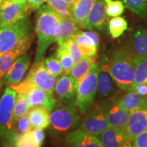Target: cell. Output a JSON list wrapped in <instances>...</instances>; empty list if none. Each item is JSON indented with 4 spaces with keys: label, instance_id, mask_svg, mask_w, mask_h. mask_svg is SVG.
Masks as SVG:
<instances>
[{
    "label": "cell",
    "instance_id": "obj_3",
    "mask_svg": "<svg viewBox=\"0 0 147 147\" xmlns=\"http://www.w3.org/2000/svg\"><path fill=\"white\" fill-rule=\"evenodd\" d=\"M57 77L46 68L43 60L34 63L25 80L14 85H10L16 93H25L32 87H37L53 94Z\"/></svg>",
    "mask_w": 147,
    "mask_h": 147
},
{
    "label": "cell",
    "instance_id": "obj_36",
    "mask_svg": "<svg viewBox=\"0 0 147 147\" xmlns=\"http://www.w3.org/2000/svg\"><path fill=\"white\" fill-rule=\"evenodd\" d=\"M63 44L65 45L69 55H70L71 58H72L74 63H76L77 62H78L79 61L81 60L84 57L81 54V53H80V50H79L76 43L72 38H71L70 39L67 40Z\"/></svg>",
    "mask_w": 147,
    "mask_h": 147
},
{
    "label": "cell",
    "instance_id": "obj_7",
    "mask_svg": "<svg viewBox=\"0 0 147 147\" xmlns=\"http://www.w3.org/2000/svg\"><path fill=\"white\" fill-rule=\"evenodd\" d=\"M32 34L29 14L16 23L0 29V55L12 49L22 38Z\"/></svg>",
    "mask_w": 147,
    "mask_h": 147
},
{
    "label": "cell",
    "instance_id": "obj_25",
    "mask_svg": "<svg viewBox=\"0 0 147 147\" xmlns=\"http://www.w3.org/2000/svg\"><path fill=\"white\" fill-rule=\"evenodd\" d=\"M96 0H76L71 8V18L81 27Z\"/></svg>",
    "mask_w": 147,
    "mask_h": 147
},
{
    "label": "cell",
    "instance_id": "obj_9",
    "mask_svg": "<svg viewBox=\"0 0 147 147\" xmlns=\"http://www.w3.org/2000/svg\"><path fill=\"white\" fill-rule=\"evenodd\" d=\"M29 7L25 1L6 0L0 12V27L16 23L29 14Z\"/></svg>",
    "mask_w": 147,
    "mask_h": 147
},
{
    "label": "cell",
    "instance_id": "obj_15",
    "mask_svg": "<svg viewBox=\"0 0 147 147\" xmlns=\"http://www.w3.org/2000/svg\"><path fill=\"white\" fill-rule=\"evenodd\" d=\"M105 112L106 119L110 127L124 129L129 113L119 105L118 101H110L101 106Z\"/></svg>",
    "mask_w": 147,
    "mask_h": 147
},
{
    "label": "cell",
    "instance_id": "obj_43",
    "mask_svg": "<svg viewBox=\"0 0 147 147\" xmlns=\"http://www.w3.org/2000/svg\"><path fill=\"white\" fill-rule=\"evenodd\" d=\"M64 1H65V2L67 3V4H68L69 6H70L71 8V6H72L74 3L75 2V1H76V0H64Z\"/></svg>",
    "mask_w": 147,
    "mask_h": 147
},
{
    "label": "cell",
    "instance_id": "obj_37",
    "mask_svg": "<svg viewBox=\"0 0 147 147\" xmlns=\"http://www.w3.org/2000/svg\"><path fill=\"white\" fill-rule=\"evenodd\" d=\"M32 129V126H31L30 123H29L27 115L21 117L14 124V130L17 134H25L31 131Z\"/></svg>",
    "mask_w": 147,
    "mask_h": 147
},
{
    "label": "cell",
    "instance_id": "obj_1",
    "mask_svg": "<svg viewBox=\"0 0 147 147\" xmlns=\"http://www.w3.org/2000/svg\"><path fill=\"white\" fill-rule=\"evenodd\" d=\"M61 19L48 4L42 5L38 10L35 26L38 42L34 63L43 59L49 48L56 42Z\"/></svg>",
    "mask_w": 147,
    "mask_h": 147
},
{
    "label": "cell",
    "instance_id": "obj_10",
    "mask_svg": "<svg viewBox=\"0 0 147 147\" xmlns=\"http://www.w3.org/2000/svg\"><path fill=\"white\" fill-rule=\"evenodd\" d=\"M109 127L105 112L100 107L95 108L87 114L80 124L79 129L97 136Z\"/></svg>",
    "mask_w": 147,
    "mask_h": 147
},
{
    "label": "cell",
    "instance_id": "obj_13",
    "mask_svg": "<svg viewBox=\"0 0 147 147\" xmlns=\"http://www.w3.org/2000/svg\"><path fill=\"white\" fill-rule=\"evenodd\" d=\"M147 129V106L129 113L127 121L123 131L128 138H134Z\"/></svg>",
    "mask_w": 147,
    "mask_h": 147
},
{
    "label": "cell",
    "instance_id": "obj_17",
    "mask_svg": "<svg viewBox=\"0 0 147 147\" xmlns=\"http://www.w3.org/2000/svg\"><path fill=\"white\" fill-rule=\"evenodd\" d=\"M97 137L104 147H129L132 146L133 143V140L128 138L123 130L110 127Z\"/></svg>",
    "mask_w": 147,
    "mask_h": 147
},
{
    "label": "cell",
    "instance_id": "obj_31",
    "mask_svg": "<svg viewBox=\"0 0 147 147\" xmlns=\"http://www.w3.org/2000/svg\"><path fill=\"white\" fill-rule=\"evenodd\" d=\"M127 29V23L125 19L120 16L114 17L108 23L110 34L113 38L120 37Z\"/></svg>",
    "mask_w": 147,
    "mask_h": 147
},
{
    "label": "cell",
    "instance_id": "obj_20",
    "mask_svg": "<svg viewBox=\"0 0 147 147\" xmlns=\"http://www.w3.org/2000/svg\"><path fill=\"white\" fill-rule=\"evenodd\" d=\"M27 115L32 129H45L49 126L50 113L43 106L30 108Z\"/></svg>",
    "mask_w": 147,
    "mask_h": 147
},
{
    "label": "cell",
    "instance_id": "obj_35",
    "mask_svg": "<svg viewBox=\"0 0 147 147\" xmlns=\"http://www.w3.org/2000/svg\"><path fill=\"white\" fill-rule=\"evenodd\" d=\"M14 146L16 147H37L32 132L29 131L25 134H16L14 142Z\"/></svg>",
    "mask_w": 147,
    "mask_h": 147
},
{
    "label": "cell",
    "instance_id": "obj_32",
    "mask_svg": "<svg viewBox=\"0 0 147 147\" xmlns=\"http://www.w3.org/2000/svg\"><path fill=\"white\" fill-rule=\"evenodd\" d=\"M46 2L61 18H71V7L64 0H46Z\"/></svg>",
    "mask_w": 147,
    "mask_h": 147
},
{
    "label": "cell",
    "instance_id": "obj_38",
    "mask_svg": "<svg viewBox=\"0 0 147 147\" xmlns=\"http://www.w3.org/2000/svg\"><path fill=\"white\" fill-rule=\"evenodd\" d=\"M32 135L37 147L41 146L45 140V132L43 129H33L31 130Z\"/></svg>",
    "mask_w": 147,
    "mask_h": 147
},
{
    "label": "cell",
    "instance_id": "obj_40",
    "mask_svg": "<svg viewBox=\"0 0 147 147\" xmlns=\"http://www.w3.org/2000/svg\"><path fill=\"white\" fill-rule=\"evenodd\" d=\"M129 91H134L138 94L142 96H147V83L142 82L136 84H134Z\"/></svg>",
    "mask_w": 147,
    "mask_h": 147
},
{
    "label": "cell",
    "instance_id": "obj_22",
    "mask_svg": "<svg viewBox=\"0 0 147 147\" xmlns=\"http://www.w3.org/2000/svg\"><path fill=\"white\" fill-rule=\"evenodd\" d=\"M127 48L134 58L147 56V29L137 31L134 35L131 45Z\"/></svg>",
    "mask_w": 147,
    "mask_h": 147
},
{
    "label": "cell",
    "instance_id": "obj_24",
    "mask_svg": "<svg viewBox=\"0 0 147 147\" xmlns=\"http://www.w3.org/2000/svg\"><path fill=\"white\" fill-rule=\"evenodd\" d=\"M78 46L79 50L84 57H94L98 47L95 45L91 38L85 32H79L71 37Z\"/></svg>",
    "mask_w": 147,
    "mask_h": 147
},
{
    "label": "cell",
    "instance_id": "obj_12",
    "mask_svg": "<svg viewBox=\"0 0 147 147\" xmlns=\"http://www.w3.org/2000/svg\"><path fill=\"white\" fill-rule=\"evenodd\" d=\"M107 16L104 0H96L80 27L85 30L102 31L105 28Z\"/></svg>",
    "mask_w": 147,
    "mask_h": 147
},
{
    "label": "cell",
    "instance_id": "obj_23",
    "mask_svg": "<svg viewBox=\"0 0 147 147\" xmlns=\"http://www.w3.org/2000/svg\"><path fill=\"white\" fill-rule=\"evenodd\" d=\"M79 32H80L79 26L71 18H61L57 34L56 42L58 45H62Z\"/></svg>",
    "mask_w": 147,
    "mask_h": 147
},
{
    "label": "cell",
    "instance_id": "obj_46",
    "mask_svg": "<svg viewBox=\"0 0 147 147\" xmlns=\"http://www.w3.org/2000/svg\"><path fill=\"white\" fill-rule=\"evenodd\" d=\"M10 1H25L27 0H10Z\"/></svg>",
    "mask_w": 147,
    "mask_h": 147
},
{
    "label": "cell",
    "instance_id": "obj_27",
    "mask_svg": "<svg viewBox=\"0 0 147 147\" xmlns=\"http://www.w3.org/2000/svg\"><path fill=\"white\" fill-rule=\"evenodd\" d=\"M29 110L28 101L25 93H16V97L14 106L13 124L21 117L27 115Z\"/></svg>",
    "mask_w": 147,
    "mask_h": 147
},
{
    "label": "cell",
    "instance_id": "obj_30",
    "mask_svg": "<svg viewBox=\"0 0 147 147\" xmlns=\"http://www.w3.org/2000/svg\"><path fill=\"white\" fill-rule=\"evenodd\" d=\"M125 8L141 18L147 16V0H120Z\"/></svg>",
    "mask_w": 147,
    "mask_h": 147
},
{
    "label": "cell",
    "instance_id": "obj_18",
    "mask_svg": "<svg viewBox=\"0 0 147 147\" xmlns=\"http://www.w3.org/2000/svg\"><path fill=\"white\" fill-rule=\"evenodd\" d=\"M29 109L36 106H43L49 113L56 108L57 102L53 94L37 87H32L25 93Z\"/></svg>",
    "mask_w": 147,
    "mask_h": 147
},
{
    "label": "cell",
    "instance_id": "obj_21",
    "mask_svg": "<svg viewBox=\"0 0 147 147\" xmlns=\"http://www.w3.org/2000/svg\"><path fill=\"white\" fill-rule=\"evenodd\" d=\"M121 107L129 113L134 110L147 106V96H142L134 91H128L127 93L118 100Z\"/></svg>",
    "mask_w": 147,
    "mask_h": 147
},
{
    "label": "cell",
    "instance_id": "obj_5",
    "mask_svg": "<svg viewBox=\"0 0 147 147\" xmlns=\"http://www.w3.org/2000/svg\"><path fill=\"white\" fill-rule=\"evenodd\" d=\"M98 71L99 65L95 63L89 73L78 84L74 106L78 108L82 115H87L95 102L97 95Z\"/></svg>",
    "mask_w": 147,
    "mask_h": 147
},
{
    "label": "cell",
    "instance_id": "obj_8",
    "mask_svg": "<svg viewBox=\"0 0 147 147\" xmlns=\"http://www.w3.org/2000/svg\"><path fill=\"white\" fill-rule=\"evenodd\" d=\"M34 34L24 37L8 52L0 55V78L3 80L16 59L27 53L34 41Z\"/></svg>",
    "mask_w": 147,
    "mask_h": 147
},
{
    "label": "cell",
    "instance_id": "obj_4",
    "mask_svg": "<svg viewBox=\"0 0 147 147\" xmlns=\"http://www.w3.org/2000/svg\"><path fill=\"white\" fill-rule=\"evenodd\" d=\"M16 92L5 88L0 98V139L5 146H14L16 134L14 130L13 115Z\"/></svg>",
    "mask_w": 147,
    "mask_h": 147
},
{
    "label": "cell",
    "instance_id": "obj_39",
    "mask_svg": "<svg viewBox=\"0 0 147 147\" xmlns=\"http://www.w3.org/2000/svg\"><path fill=\"white\" fill-rule=\"evenodd\" d=\"M132 146L147 147V129L134 138Z\"/></svg>",
    "mask_w": 147,
    "mask_h": 147
},
{
    "label": "cell",
    "instance_id": "obj_6",
    "mask_svg": "<svg viewBox=\"0 0 147 147\" xmlns=\"http://www.w3.org/2000/svg\"><path fill=\"white\" fill-rule=\"evenodd\" d=\"M80 123V112L75 106L64 105L50 113L49 126L55 133H69L76 129Z\"/></svg>",
    "mask_w": 147,
    "mask_h": 147
},
{
    "label": "cell",
    "instance_id": "obj_19",
    "mask_svg": "<svg viewBox=\"0 0 147 147\" xmlns=\"http://www.w3.org/2000/svg\"><path fill=\"white\" fill-rule=\"evenodd\" d=\"M65 143L74 147H104L96 136L80 129L69 132L65 137Z\"/></svg>",
    "mask_w": 147,
    "mask_h": 147
},
{
    "label": "cell",
    "instance_id": "obj_16",
    "mask_svg": "<svg viewBox=\"0 0 147 147\" xmlns=\"http://www.w3.org/2000/svg\"><path fill=\"white\" fill-rule=\"evenodd\" d=\"M31 61L30 56L27 53L16 59L3 78V84L10 86L21 82L29 68Z\"/></svg>",
    "mask_w": 147,
    "mask_h": 147
},
{
    "label": "cell",
    "instance_id": "obj_2",
    "mask_svg": "<svg viewBox=\"0 0 147 147\" xmlns=\"http://www.w3.org/2000/svg\"><path fill=\"white\" fill-rule=\"evenodd\" d=\"M109 70L116 85L123 91H129L135 78L134 57L127 47L114 51L109 62Z\"/></svg>",
    "mask_w": 147,
    "mask_h": 147
},
{
    "label": "cell",
    "instance_id": "obj_44",
    "mask_svg": "<svg viewBox=\"0 0 147 147\" xmlns=\"http://www.w3.org/2000/svg\"><path fill=\"white\" fill-rule=\"evenodd\" d=\"M5 1H6V0H0V12H1V10H2L3 5H4Z\"/></svg>",
    "mask_w": 147,
    "mask_h": 147
},
{
    "label": "cell",
    "instance_id": "obj_28",
    "mask_svg": "<svg viewBox=\"0 0 147 147\" xmlns=\"http://www.w3.org/2000/svg\"><path fill=\"white\" fill-rule=\"evenodd\" d=\"M134 63L135 78L133 85L142 82L147 83V56L134 58Z\"/></svg>",
    "mask_w": 147,
    "mask_h": 147
},
{
    "label": "cell",
    "instance_id": "obj_11",
    "mask_svg": "<svg viewBox=\"0 0 147 147\" xmlns=\"http://www.w3.org/2000/svg\"><path fill=\"white\" fill-rule=\"evenodd\" d=\"M78 82L70 75L65 74L57 80L55 91L63 105L74 106Z\"/></svg>",
    "mask_w": 147,
    "mask_h": 147
},
{
    "label": "cell",
    "instance_id": "obj_42",
    "mask_svg": "<svg viewBox=\"0 0 147 147\" xmlns=\"http://www.w3.org/2000/svg\"><path fill=\"white\" fill-rule=\"evenodd\" d=\"M88 36L91 38V40H93V42H94L95 45L97 46V47H99V45H100V40H99L98 35L93 31H88V32H85Z\"/></svg>",
    "mask_w": 147,
    "mask_h": 147
},
{
    "label": "cell",
    "instance_id": "obj_34",
    "mask_svg": "<svg viewBox=\"0 0 147 147\" xmlns=\"http://www.w3.org/2000/svg\"><path fill=\"white\" fill-rule=\"evenodd\" d=\"M42 60H43V63L45 64L46 68L54 76L58 77L63 74L64 71L57 57H50Z\"/></svg>",
    "mask_w": 147,
    "mask_h": 147
},
{
    "label": "cell",
    "instance_id": "obj_41",
    "mask_svg": "<svg viewBox=\"0 0 147 147\" xmlns=\"http://www.w3.org/2000/svg\"><path fill=\"white\" fill-rule=\"evenodd\" d=\"M27 2L31 10L36 11L46 3V0H27Z\"/></svg>",
    "mask_w": 147,
    "mask_h": 147
},
{
    "label": "cell",
    "instance_id": "obj_33",
    "mask_svg": "<svg viewBox=\"0 0 147 147\" xmlns=\"http://www.w3.org/2000/svg\"><path fill=\"white\" fill-rule=\"evenodd\" d=\"M106 14L108 16L116 17L123 13L125 5L120 0H104Z\"/></svg>",
    "mask_w": 147,
    "mask_h": 147
},
{
    "label": "cell",
    "instance_id": "obj_45",
    "mask_svg": "<svg viewBox=\"0 0 147 147\" xmlns=\"http://www.w3.org/2000/svg\"><path fill=\"white\" fill-rule=\"evenodd\" d=\"M3 84V80L2 79H1V78H0V87H1V86H2Z\"/></svg>",
    "mask_w": 147,
    "mask_h": 147
},
{
    "label": "cell",
    "instance_id": "obj_26",
    "mask_svg": "<svg viewBox=\"0 0 147 147\" xmlns=\"http://www.w3.org/2000/svg\"><path fill=\"white\" fill-rule=\"evenodd\" d=\"M94 63V57H83L76 63H74L69 75L78 84L79 81L91 70Z\"/></svg>",
    "mask_w": 147,
    "mask_h": 147
},
{
    "label": "cell",
    "instance_id": "obj_47",
    "mask_svg": "<svg viewBox=\"0 0 147 147\" xmlns=\"http://www.w3.org/2000/svg\"><path fill=\"white\" fill-rule=\"evenodd\" d=\"M0 29H1V27H0Z\"/></svg>",
    "mask_w": 147,
    "mask_h": 147
},
{
    "label": "cell",
    "instance_id": "obj_14",
    "mask_svg": "<svg viewBox=\"0 0 147 147\" xmlns=\"http://www.w3.org/2000/svg\"><path fill=\"white\" fill-rule=\"evenodd\" d=\"M98 65L97 93L100 98L106 99L115 95V83L110 74L109 63L108 61L104 59Z\"/></svg>",
    "mask_w": 147,
    "mask_h": 147
},
{
    "label": "cell",
    "instance_id": "obj_29",
    "mask_svg": "<svg viewBox=\"0 0 147 147\" xmlns=\"http://www.w3.org/2000/svg\"><path fill=\"white\" fill-rule=\"evenodd\" d=\"M56 57L59 61L65 73L66 74H69L71 68L74 65V63L72 58L69 55L68 51H67V48L64 44L59 45L58 50L57 51Z\"/></svg>",
    "mask_w": 147,
    "mask_h": 147
}]
</instances>
